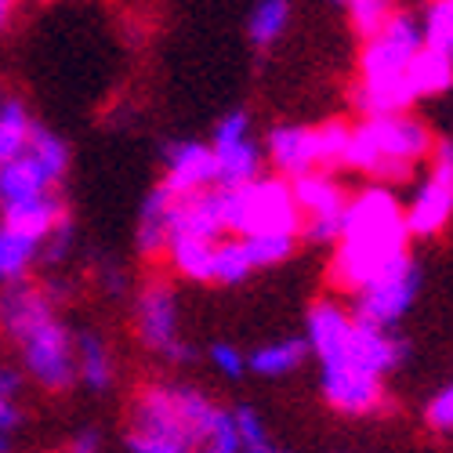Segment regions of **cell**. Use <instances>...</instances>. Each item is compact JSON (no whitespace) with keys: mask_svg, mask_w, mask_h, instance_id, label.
Segmentation results:
<instances>
[{"mask_svg":"<svg viewBox=\"0 0 453 453\" xmlns=\"http://www.w3.org/2000/svg\"><path fill=\"white\" fill-rule=\"evenodd\" d=\"M229 236L225 229V211H221V188H203L193 196H174L171 207V229H167V243L171 240H203V243H218Z\"/></svg>","mask_w":453,"mask_h":453,"instance_id":"14","label":"cell"},{"mask_svg":"<svg viewBox=\"0 0 453 453\" xmlns=\"http://www.w3.org/2000/svg\"><path fill=\"white\" fill-rule=\"evenodd\" d=\"M418 290H421V269H418V261L406 254L385 273H377L359 294H352V316L377 330H395L406 319V312L413 309Z\"/></svg>","mask_w":453,"mask_h":453,"instance_id":"8","label":"cell"},{"mask_svg":"<svg viewBox=\"0 0 453 453\" xmlns=\"http://www.w3.org/2000/svg\"><path fill=\"white\" fill-rule=\"evenodd\" d=\"M196 453H243V442H240V432H236V421H233V406L218 410V418H214L211 432L200 439Z\"/></svg>","mask_w":453,"mask_h":453,"instance_id":"30","label":"cell"},{"mask_svg":"<svg viewBox=\"0 0 453 453\" xmlns=\"http://www.w3.org/2000/svg\"><path fill=\"white\" fill-rule=\"evenodd\" d=\"M425 421L435 432H453V381L442 385L428 403H425Z\"/></svg>","mask_w":453,"mask_h":453,"instance_id":"35","label":"cell"},{"mask_svg":"<svg viewBox=\"0 0 453 453\" xmlns=\"http://www.w3.org/2000/svg\"><path fill=\"white\" fill-rule=\"evenodd\" d=\"M334 4L349 12V22H352V29L363 36V41L381 29L395 12L392 0H334Z\"/></svg>","mask_w":453,"mask_h":453,"instance_id":"29","label":"cell"},{"mask_svg":"<svg viewBox=\"0 0 453 453\" xmlns=\"http://www.w3.org/2000/svg\"><path fill=\"white\" fill-rule=\"evenodd\" d=\"M435 149L432 131L413 112L392 117H363L352 124V145L345 171H359L377 185H399L413 178L418 164H425Z\"/></svg>","mask_w":453,"mask_h":453,"instance_id":"3","label":"cell"},{"mask_svg":"<svg viewBox=\"0 0 453 453\" xmlns=\"http://www.w3.org/2000/svg\"><path fill=\"white\" fill-rule=\"evenodd\" d=\"M294 19V0H257L247 15V41L257 51H269L273 44L283 41Z\"/></svg>","mask_w":453,"mask_h":453,"instance_id":"22","label":"cell"},{"mask_svg":"<svg viewBox=\"0 0 453 453\" xmlns=\"http://www.w3.org/2000/svg\"><path fill=\"white\" fill-rule=\"evenodd\" d=\"M77 385H84L91 395H109L117 385V359L105 334L95 326L77 330Z\"/></svg>","mask_w":453,"mask_h":453,"instance_id":"18","label":"cell"},{"mask_svg":"<svg viewBox=\"0 0 453 453\" xmlns=\"http://www.w3.org/2000/svg\"><path fill=\"white\" fill-rule=\"evenodd\" d=\"M26 153L41 164L58 185L65 181V174H69V164H73V153H69V142L58 134V131H51V127H44L41 120H36V127H33V138H29V149Z\"/></svg>","mask_w":453,"mask_h":453,"instance_id":"27","label":"cell"},{"mask_svg":"<svg viewBox=\"0 0 453 453\" xmlns=\"http://www.w3.org/2000/svg\"><path fill=\"white\" fill-rule=\"evenodd\" d=\"M55 193H62V185L29 153L0 164V214H8L15 207H26V203H36V200H48Z\"/></svg>","mask_w":453,"mask_h":453,"instance_id":"16","label":"cell"},{"mask_svg":"<svg viewBox=\"0 0 453 453\" xmlns=\"http://www.w3.org/2000/svg\"><path fill=\"white\" fill-rule=\"evenodd\" d=\"M33 127H36V117L29 112V105L22 98L0 102V164H8V160L26 153Z\"/></svg>","mask_w":453,"mask_h":453,"instance_id":"24","label":"cell"},{"mask_svg":"<svg viewBox=\"0 0 453 453\" xmlns=\"http://www.w3.org/2000/svg\"><path fill=\"white\" fill-rule=\"evenodd\" d=\"M316 127V167L319 171H345L349 164V145H352V124L349 120H323Z\"/></svg>","mask_w":453,"mask_h":453,"instance_id":"26","label":"cell"},{"mask_svg":"<svg viewBox=\"0 0 453 453\" xmlns=\"http://www.w3.org/2000/svg\"><path fill=\"white\" fill-rule=\"evenodd\" d=\"M164 261H167V269L174 273V280L214 287V243H203V240H171Z\"/></svg>","mask_w":453,"mask_h":453,"instance_id":"21","label":"cell"},{"mask_svg":"<svg viewBox=\"0 0 453 453\" xmlns=\"http://www.w3.org/2000/svg\"><path fill=\"white\" fill-rule=\"evenodd\" d=\"M41 250H44L41 240L0 221V287L33 280V269L41 265Z\"/></svg>","mask_w":453,"mask_h":453,"instance_id":"19","label":"cell"},{"mask_svg":"<svg viewBox=\"0 0 453 453\" xmlns=\"http://www.w3.org/2000/svg\"><path fill=\"white\" fill-rule=\"evenodd\" d=\"M421 48H425L421 19H413L410 12H392V19L377 29L373 36H366V41H363L359 81L356 84L385 88V84L406 81V69H410L413 58H418Z\"/></svg>","mask_w":453,"mask_h":453,"instance_id":"7","label":"cell"},{"mask_svg":"<svg viewBox=\"0 0 453 453\" xmlns=\"http://www.w3.org/2000/svg\"><path fill=\"white\" fill-rule=\"evenodd\" d=\"M131 326L145 352L164 363L188 366L196 363V345L185 342L181 330V297L171 276H149L131 294Z\"/></svg>","mask_w":453,"mask_h":453,"instance_id":"6","label":"cell"},{"mask_svg":"<svg viewBox=\"0 0 453 453\" xmlns=\"http://www.w3.org/2000/svg\"><path fill=\"white\" fill-rule=\"evenodd\" d=\"M15 446H12V435H4V432H0V453H12Z\"/></svg>","mask_w":453,"mask_h":453,"instance_id":"42","label":"cell"},{"mask_svg":"<svg viewBox=\"0 0 453 453\" xmlns=\"http://www.w3.org/2000/svg\"><path fill=\"white\" fill-rule=\"evenodd\" d=\"M243 243H247V250H250V261H254L257 273H261V269L283 265V261L294 254V247H297V240H290V236H250V240H243Z\"/></svg>","mask_w":453,"mask_h":453,"instance_id":"32","label":"cell"},{"mask_svg":"<svg viewBox=\"0 0 453 453\" xmlns=\"http://www.w3.org/2000/svg\"><path fill=\"white\" fill-rule=\"evenodd\" d=\"M250 250L240 236H225L214 243V287H240L254 276Z\"/></svg>","mask_w":453,"mask_h":453,"instance_id":"25","label":"cell"},{"mask_svg":"<svg viewBox=\"0 0 453 453\" xmlns=\"http://www.w3.org/2000/svg\"><path fill=\"white\" fill-rule=\"evenodd\" d=\"M0 102H4V95H0Z\"/></svg>","mask_w":453,"mask_h":453,"instance_id":"43","label":"cell"},{"mask_svg":"<svg viewBox=\"0 0 453 453\" xmlns=\"http://www.w3.org/2000/svg\"><path fill=\"white\" fill-rule=\"evenodd\" d=\"M73 247H77V221H73V214H62L58 225L51 229V236L44 240V250H41V265L48 273H55L62 261H69Z\"/></svg>","mask_w":453,"mask_h":453,"instance_id":"31","label":"cell"},{"mask_svg":"<svg viewBox=\"0 0 453 453\" xmlns=\"http://www.w3.org/2000/svg\"><path fill=\"white\" fill-rule=\"evenodd\" d=\"M211 153L218 167V188H236L265 174V149L250 134V112L229 109L214 124L211 134Z\"/></svg>","mask_w":453,"mask_h":453,"instance_id":"10","label":"cell"},{"mask_svg":"<svg viewBox=\"0 0 453 453\" xmlns=\"http://www.w3.org/2000/svg\"><path fill=\"white\" fill-rule=\"evenodd\" d=\"M403 211L410 236H435L453 221V142H435L428 171Z\"/></svg>","mask_w":453,"mask_h":453,"instance_id":"9","label":"cell"},{"mask_svg":"<svg viewBox=\"0 0 453 453\" xmlns=\"http://www.w3.org/2000/svg\"><path fill=\"white\" fill-rule=\"evenodd\" d=\"M265 164L273 167V174L280 178H297L319 171L316 167V127L312 124H276L265 134Z\"/></svg>","mask_w":453,"mask_h":453,"instance_id":"15","label":"cell"},{"mask_svg":"<svg viewBox=\"0 0 453 453\" xmlns=\"http://www.w3.org/2000/svg\"><path fill=\"white\" fill-rule=\"evenodd\" d=\"M243 453H290V449H283L276 442H265V446H254V449H243Z\"/></svg>","mask_w":453,"mask_h":453,"instance_id":"41","label":"cell"},{"mask_svg":"<svg viewBox=\"0 0 453 453\" xmlns=\"http://www.w3.org/2000/svg\"><path fill=\"white\" fill-rule=\"evenodd\" d=\"M160 181L174 196H193V193H203V188H214L218 167H214L211 142H196V138L171 142L164 149V178Z\"/></svg>","mask_w":453,"mask_h":453,"instance_id":"13","label":"cell"},{"mask_svg":"<svg viewBox=\"0 0 453 453\" xmlns=\"http://www.w3.org/2000/svg\"><path fill=\"white\" fill-rule=\"evenodd\" d=\"M305 359H312L305 337H276V342H265L247 352V370L257 377H287L305 366Z\"/></svg>","mask_w":453,"mask_h":453,"instance_id":"20","label":"cell"},{"mask_svg":"<svg viewBox=\"0 0 453 453\" xmlns=\"http://www.w3.org/2000/svg\"><path fill=\"white\" fill-rule=\"evenodd\" d=\"M233 421H236V432H240L243 449H254V446L273 442V439H269V425H265V418H261V413H257L250 403L233 406Z\"/></svg>","mask_w":453,"mask_h":453,"instance_id":"33","label":"cell"},{"mask_svg":"<svg viewBox=\"0 0 453 453\" xmlns=\"http://www.w3.org/2000/svg\"><path fill=\"white\" fill-rule=\"evenodd\" d=\"M19 8H22V0H0V33L12 29V22L19 19Z\"/></svg>","mask_w":453,"mask_h":453,"instance_id":"40","label":"cell"},{"mask_svg":"<svg viewBox=\"0 0 453 453\" xmlns=\"http://www.w3.org/2000/svg\"><path fill=\"white\" fill-rule=\"evenodd\" d=\"M207 363L225 377V381H240V377L247 373V352L233 342H214L207 349Z\"/></svg>","mask_w":453,"mask_h":453,"instance_id":"34","label":"cell"},{"mask_svg":"<svg viewBox=\"0 0 453 453\" xmlns=\"http://www.w3.org/2000/svg\"><path fill=\"white\" fill-rule=\"evenodd\" d=\"M0 337L36 388L51 395L77 388V330L36 280L0 287Z\"/></svg>","mask_w":453,"mask_h":453,"instance_id":"1","label":"cell"},{"mask_svg":"<svg viewBox=\"0 0 453 453\" xmlns=\"http://www.w3.org/2000/svg\"><path fill=\"white\" fill-rule=\"evenodd\" d=\"M102 446H105L102 432L98 428H84V432H77L69 439V446L62 453H102Z\"/></svg>","mask_w":453,"mask_h":453,"instance_id":"38","label":"cell"},{"mask_svg":"<svg viewBox=\"0 0 453 453\" xmlns=\"http://www.w3.org/2000/svg\"><path fill=\"white\" fill-rule=\"evenodd\" d=\"M323 403L345 418H370L385 410V381L356 366H319Z\"/></svg>","mask_w":453,"mask_h":453,"instance_id":"12","label":"cell"},{"mask_svg":"<svg viewBox=\"0 0 453 453\" xmlns=\"http://www.w3.org/2000/svg\"><path fill=\"white\" fill-rule=\"evenodd\" d=\"M406 84L418 98H428V95H442L453 88V58L435 51V48H421L418 58L410 62L406 69Z\"/></svg>","mask_w":453,"mask_h":453,"instance_id":"23","label":"cell"},{"mask_svg":"<svg viewBox=\"0 0 453 453\" xmlns=\"http://www.w3.org/2000/svg\"><path fill=\"white\" fill-rule=\"evenodd\" d=\"M406 211L399 196L388 185H363L356 193H349L345 218H342V236L334 243L326 280L337 294H359L377 273H385L395 265L399 257H406Z\"/></svg>","mask_w":453,"mask_h":453,"instance_id":"2","label":"cell"},{"mask_svg":"<svg viewBox=\"0 0 453 453\" xmlns=\"http://www.w3.org/2000/svg\"><path fill=\"white\" fill-rule=\"evenodd\" d=\"M22 428V403L15 395H4L0 392V432L4 435H15Z\"/></svg>","mask_w":453,"mask_h":453,"instance_id":"37","label":"cell"},{"mask_svg":"<svg viewBox=\"0 0 453 453\" xmlns=\"http://www.w3.org/2000/svg\"><path fill=\"white\" fill-rule=\"evenodd\" d=\"M221 211L229 236H290L301 240V211L294 188L280 174H261L247 185L221 188Z\"/></svg>","mask_w":453,"mask_h":453,"instance_id":"5","label":"cell"},{"mask_svg":"<svg viewBox=\"0 0 453 453\" xmlns=\"http://www.w3.org/2000/svg\"><path fill=\"white\" fill-rule=\"evenodd\" d=\"M425 44L453 58V0H428L421 15Z\"/></svg>","mask_w":453,"mask_h":453,"instance_id":"28","label":"cell"},{"mask_svg":"<svg viewBox=\"0 0 453 453\" xmlns=\"http://www.w3.org/2000/svg\"><path fill=\"white\" fill-rule=\"evenodd\" d=\"M98 283H102V294H105V297H117V301H124V297L134 294L131 276H127L120 265H112V261H105V265L98 269Z\"/></svg>","mask_w":453,"mask_h":453,"instance_id":"36","label":"cell"},{"mask_svg":"<svg viewBox=\"0 0 453 453\" xmlns=\"http://www.w3.org/2000/svg\"><path fill=\"white\" fill-rule=\"evenodd\" d=\"M218 410L221 403L211 399L203 388L174 381V377H157V381L138 385L127 410V432L164 439L196 453L200 439L211 432L218 418Z\"/></svg>","mask_w":453,"mask_h":453,"instance_id":"4","label":"cell"},{"mask_svg":"<svg viewBox=\"0 0 453 453\" xmlns=\"http://www.w3.org/2000/svg\"><path fill=\"white\" fill-rule=\"evenodd\" d=\"M171 207H174V193L157 181L149 193L142 196L138 207V221H134V247L145 261H160L167 254V229H171Z\"/></svg>","mask_w":453,"mask_h":453,"instance_id":"17","label":"cell"},{"mask_svg":"<svg viewBox=\"0 0 453 453\" xmlns=\"http://www.w3.org/2000/svg\"><path fill=\"white\" fill-rule=\"evenodd\" d=\"M22 388H26V373H22V366L0 363V392H4V395H15V399H22Z\"/></svg>","mask_w":453,"mask_h":453,"instance_id":"39","label":"cell"},{"mask_svg":"<svg viewBox=\"0 0 453 453\" xmlns=\"http://www.w3.org/2000/svg\"><path fill=\"white\" fill-rule=\"evenodd\" d=\"M294 200L301 211V236L309 243H337L342 236V218H345V203L349 193L345 185L337 181V174L330 171H309L290 178Z\"/></svg>","mask_w":453,"mask_h":453,"instance_id":"11","label":"cell"}]
</instances>
